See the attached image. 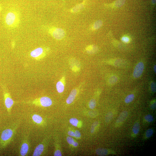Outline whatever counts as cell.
<instances>
[{"label":"cell","instance_id":"cell-37","mask_svg":"<svg viewBox=\"0 0 156 156\" xmlns=\"http://www.w3.org/2000/svg\"><path fill=\"white\" fill-rule=\"evenodd\" d=\"M152 3L153 4H155L156 2V0H152Z\"/></svg>","mask_w":156,"mask_h":156},{"label":"cell","instance_id":"cell-28","mask_svg":"<svg viewBox=\"0 0 156 156\" xmlns=\"http://www.w3.org/2000/svg\"><path fill=\"white\" fill-rule=\"evenodd\" d=\"M151 89L153 92H155L156 91V84L154 82H152L151 85Z\"/></svg>","mask_w":156,"mask_h":156},{"label":"cell","instance_id":"cell-35","mask_svg":"<svg viewBox=\"0 0 156 156\" xmlns=\"http://www.w3.org/2000/svg\"><path fill=\"white\" fill-rule=\"evenodd\" d=\"M72 145H73V146H74V147H76L78 146V143H77V142H74V143H73V144H72Z\"/></svg>","mask_w":156,"mask_h":156},{"label":"cell","instance_id":"cell-2","mask_svg":"<svg viewBox=\"0 0 156 156\" xmlns=\"http://www.w3.org/2000/svg\"><path fill=\"white\" fill-rule=\"evenodd\" d=\"M6 24L11 28L16 27L19 24L20 18L19 14L16 11H10L6 14L5 18Z\"/></svg>","mask_w":156,"mask_h":156},{"label":"cell","instance_id":"cell-9","mask_svg":"<svg viewBox=\"0 0 156 156\" xmlns=\"http://www.w3.org/2000/svg\"><path fill=\"white\" fill-rule=\"evenodd\" d=\"M44 146L43 144H40L36 148L32 156H39L41 155L44 151Z\"/></svg>","mask_w":156,"mask_h":156},{"label":"cell","instance_id":"cell-34","mask_svg":"<svg viewBox=\"0 0 156 156\" xmlns=\"http://www.w3.org/2000/svg\"><path fill=\"white\" fill-rule=\"evenodd\" d=\"M68 134L71 137H74L75 136V133L72 131H70L68 132Z\"/></svg>","mask_w":156,"mask_h":156},{"label":"cell","instance_id":"cell-24","mask_svg":"<svg viewBox=\"0 0 156 156\" xmlns=\"http://www.w3.org/2000/svg\"><path fill=\"white\" fill-rule=\"evenodd\" d=\"M144 119L148 122H151L154 120V119L152 115H148L144 117Z\"/></svg>","mask_w":156,"mask_h":156},{"label":"cell","instance_id":"cell-25","mask_svg":"<svg viewBox=\"0 0 156 156\" xmlns=\"http://www.w3.org/2000/svg\"><path fill=\"white\" fill-rule=\"evenodd\" d=\"M70 123L72 125L75 127L77 126L78 121V119L75 118H72L70 120Z\"/></svg>","mask_w":156,"mask_h":156},{"label":"cell","instance_id":"cell-12","mask_svg":"<svg viewBox=\"0 0 156 156\" xmlns=\"http://www.w3.org/2000/svg\"><path fill=\"white\" fill-rule=\"evenodd\" d=\"M86 0H85L83 3L78 4L74 6L72 9L71 12L73 13H77L82 10L84 7Z\"/></svg>","mask_w":156,"mask_h":156},{"label":"cell","instance_id":"cell-19","mask_svg":"<svg viewBox=\"0 0 156 156\" xmlns=\"http://www.w3.org/2000/svg\"><path fill=\"white\" fill-rule=\"evenodd\" d=\"M113 114L112 112H108L106 115L105 117V121L106 123H109L111 121L113 118Z\"/></svg>","mask_w":156,"mask_h":156},{"label":"cell","instance_id":"cell-32","mask_svg":"<svg viewBox=\"0 0 156 156\" xmlns=\"http://www.w3.org/2000/svg\"><path fill=\"white\" fill-rule=\"evenodd\" d=\"M75 136L76 138H79L81 136V134L79 131L78 130H76L75 132Z\"/></svg>","mask_w":156,"mask_h":156},{"label":"cell","instance_id":"cell-31","mask_svg":"<svg viewBox=\"0 0 156 156\" xmlns=\"http://www.w3.org/2000/svg\"><path fill=\"white\" fill-rule=\"evenodd\" d=\"M129 38L126 37H124L122 38V40L123 42L126 43H128L129 41Z\"/></svg>","mask_w":156,"mask_h":156},{"label":"cell","instance_id":"cell-15","mask_svg":"<svg viewBox=\"0 0 156 156\" xmlns=\"http://www.w3.org/2000/svg\"><path fill=\"white\" fill-rule=\"evenodd\" d=\"M56 88L59 93H61L64 91L65 89L64 85L61 81H58L56 84Z\"/></svg>","mask_w":156,"mask_h":156},{"label":"cell","instance_id":"cell-22","mask_svg":"<svg viewBox=\"0 0 156 156\" xmlns=\"http://www.w3.org/2000/svg\"><path fill=\"white\" fill-rule=\"evenodd\" d=\"M118 80V78L116 76H112L111 77L109 80V82L111 84H113L116 83Z\"/></svg>","mask_w":156,"mask_h":156},{"label":"cell","instance_id":"cell-26","mask_svg":"<svg viewBox=\"0 0 156 156\" xmlns=\"http://www.w3.org/2000/svg\"><path fill=\"white\" fill-rule=\"evenodd\" d=\"M97 48L96 47L93 46H90L88 47L87 50L90 53H94L97 50Z\"/></svg>","mask_w":156,"mask_h":156},{"label":"cell","instance_id":"cell-21","mask_svg":"<svg viewBox=\"0 0 156 156\" xmlns=\"http://www.w3.org/2000/svg\"><path fill=\"white\" fill-rule=\"evenodd\" d=\"M89 105L90 109H94L96 105V100L94 99H91L89 102Z\"/></svg>","mask_w":156,"mask_h":156},{"label":"cell","instance_id":"cell-29","mask_svg":"<svg viewBox=\"0 0 156 156\" xmlns=\"http://www.w3.org/2000/svg\"><path fill=\"white\" fill-rule=\"evenodd\" d=\"M67 141L68 143L71 144H73L74 142V140L72 137H68L67 139Z\"/></svg>","mask_w":156,"mask_h":156},{"label":"cell","instance_id":"cell-38","mask_svg":"<svg viewBox=\"0 0 156 156\" xmlns=\"http://www.w3.org/2000/svg\"><path fill=\"white\" fill-rule=\"evenodd\" d=\"M0 10H1V8H0Z\"/></svg>","mask_w":156,"mask_h":156},{"label":"cell","instance_id":"cell-20","mask_svg":"<svg viewBox=\"0 0 156 156\" xmlns=\"http://www.w3.org/2000/svg\"><path fill=\"white\" fill-rule=\"evenodd\" d=\"M126 0H117L115 3V6L117 7H119L122 6L125 3Z\"/></svg>","mask_w":156,"mask_h":156},{"label":"cell","instance_id":"cell-4","mask_svg":"<svg viewBox=\"0 0 156 156\" xmlns=\"http://www.w3.org/2000/svg\"><path fill=\"white\" fill-rule=\"evenodd\" d=\"M3 91L4 104L8 114H10L15 101L12 99L10 92L4 87Z\"/></svg>","mask_w":156,"mask_h":156},{"label":"cell","instance_id":"cell-16","mask_svg":"<svg viewBox=\"0 0 156 156\" xmlns=\"http://www.w3.org/2000/svg\"><path fill=\"white\" fill-rule=\"evenodd\" d=\"M103 22L101 20H98L92 26V30H96L100 28L102 25Z\"/></svg>","mask_w":156,"mask_h":156},{"label":"cell","instance_id":"cell-8","mask_svg":"<svg viewBox=\"0 0 156 156\" xmlns=\"http://www.w3.org/2000/svg\"><path fill=\"white\" fill-rule=\"evenodd\" d=\"M144 65L142 62L138 63L136 66L133 72V76L135 78H138L141 75L144 69Z\"/></svg>","mask_w":156,"mask_h":156},{"label":"cell","instance_id":"cell-36","mask_svg":"<svg viewBox=\"0 0 156 156\" xmlns=\"http://www.w3.org/2000/svg\"><path fill=\"white\" fill-rule=\"evenodd\" d=\"M156 65H155V66H154V72L155 73H156Z\"/></svg>","mask_w":156,"mask_h":156},{"label":"cell","instance_id":"cell-11","mask_svg":"<svg viewBox=\"0 0 156 156\" xmlns=\"http://www.w3.org/2000/svg\"><path fill=\"white\" fill-rule=\"evenodd\" d=\"M77 93L76 89H74L72 90L66 100V102L67 104H70L73 102L75 98Z\"/></svg>","mask_w":156,"mask_h":156},{"label":"cell","instance_id":"cell-17","mask_svg":"<svg viewBox=\"0 0 156 156\" xmlns=\"http://www.w3.org/2000/svg\"><path fill=\"white\" fill-rule=\"evenodd\" d=\"M140 130V124L138 123H135L132 128V131L134 134L137 135L138 134Z\"/></svg>","mask_w":156,"mask_h":156},{"label":"cell","instance_id":"cell-27","mask_svg":"<svg viewBox=\"0 0 156 156\" xmlns=\"http://www.w3.org/2000/svg\"><path fill=\"white\" fill-rule=\"evenodd\" d=\"M99 123L98 121H96L92 124L91 128V132L92 133H93L95 130V129L96 127L98 125Z\"/></svg>","mask_w":156,"mask_h":156},{"label":"cell","instance_id":"cell-6","mask_svg":"<svg viewBox=\"0 0 156 156\" xmlns=\"http://www.w3.org/2000/svg\"><path fill=\"white\" fill-rule=\"evenodd\" d=\"M46 54L45 49L41 47H38L31 52V57L36 60H39L43 58Z\"/></svg>","mask_w":156,"mask_h":156},{"label":"cell","instance_id":"cell-18","mask_svg":"<svg viewBox=\"0 0 156 156\" xmlns=\"http://www.w3.org/2000/svg\"><path fill=\"white\" fill-rule=\"evenodd\" d=\"M134 95L133 94H131L127 96L125 99V102L126 103H129L132 102L134 98Z\"/></svg>","mask_w":156,"mask_h":156},{"label":"cell","instance_id":"cell-7","mask_svg":"<svg viewBox=\"0 0 156 156\" xmlns=\"http://www.w3.org/2000/svg\"><path fill=\"white\" fill-rule=\"evenodd\" d=\"M50 34L55 39L60 40L63 39L65 35V32L60 28H53L49 29Z\"/></svg>","mask_w":156,"mask_h":156},{"label":"cell","instance_id":"cell-5","mask_svg":"<svg viewBox=\"0 0 156 156\" xmlns=\"http://www.w3.org/2000/svg\"><path fill=\"white\" fill-rule=\"evenodd\" d=\"M30 145L28 137H25L22 142L19 151V155L21 156H26L30 150Z\"/></svg>","mask_w":156,"mask_h":156},{"label":"cell","instance_id":"cell-13","mask_svg":"<svg viewBox=\"0 0 156 156\" xmlns=\"http://www.w3.org/2000/svg\"><path fill=\"white\" fill-rule=\"evenodd\" d=\"M32 119L34 122L38 125L41 124L43 121L41 116L37 114H34L32 117Z\"/></svg>","mask_w":156,"mask_h":156},{"label":"cell","instance_id":"cell-14","mask_svg":"<svg viewBox=\"0 0 156 156\" xmlns=\"http://www.w3.org/2000/svg\"><path fill=\"white\" fill-rule=\"evenodd\" d=\"M97 154L99 156H105L108 154V151L107 149L99 148L96 151Z\"/></svg>","mask_w":156,"mask_h":156},{"label":"cell","instance_id":"cell-10","mask_svg":"<svg viewBox=\"0 0 156 156\" xmlns=\"http://www.w3.org/2000/svg\"><path fill=\"white\" fill-rule=\"evenodd\" d=\"M128 115V112L127 111H124L122 112L117 118L116 121V123H121L125 120Z\"/></svg>","mask_w":156,"mask_h":156},{"label":"cell","instance_id":"cell-3","mask_svg":"<svg viewBox=\"0 0 156 156\" xmlns=\"http://www.w3.org/2000/svg\"><path fill=\"white\" fill-rule=\"evenodd\" d=\"M23 103L38 107L40 106L44 107H50L53 103L51 99L47 97H43L36 98L33 100L24 101Z\"/></svg>","mask_w":156,"mask_h":156},{"label":"cell","instance_id":"cell-33","mask_svg":"<svg viewBox=\"0 0 156 156\" xmlns=\"http://www.w3.org/2000/svg\"><path fill=\"white\" fill-rule=\"evenodd\" d=\"M150 108L151 109L153 110H154L156 108V102L155 101L153 103L151 104L150 105Z\"/></svg>","mask_w":156,"mask_h":156},{"label":"cell","instance_id":"cell-23","mask_svg":"<svg viewBox=\"0 0 156 156\" xmlns=\"http://www.w3.org/2000/svg\"><path fill=\"white\" fill-rule=\"evenodd\" d=\"M153 133V130L152 129H149L147 130L145 133L146 137L147 138L150 137Z\"/></svg>","mask_w":156,"mask_h":156},{"label":"cell","instance_id":"cell-30","mask_svg":"<svg viewBox=\"0 0 156 156\" xmlns=\"http://www.w3.org/2000/svg\"><path fill=\"white\" fill-rule=\"evenodd\" d=\"M54 155L55 156H62L61 153L59 150H57L55 151L54 153Z\"/></svg>","mask_w":156,"mask_h":156},{"label":"cell","instance_id":"cell-1","mask_svg":"<svg viewBox=\"0 0 156 156\" xmlns=\"http://www.w3.org/2000/svg\"><path fill=\"white\" fill-rule=\"evenodd\" d=\"M18 125L15 124L2 132L0 137V150L5 148L13 141Z\"/></svg>","mask_w":156,"mask_h":156}]
</instances>
